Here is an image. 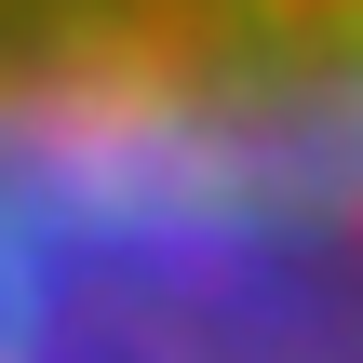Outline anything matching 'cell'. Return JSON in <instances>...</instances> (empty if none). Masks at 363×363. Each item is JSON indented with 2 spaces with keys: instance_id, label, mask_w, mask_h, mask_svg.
<instances>
[{
  "instance_id": "cell-1",
  "label": "cell",
  "mask_w": 363,
  "mask_h": 363,
  "mask_svg": "<svg viewBox=\"0 0 363 363\" xmlns=\"http://www.w3.org/2000/svg\"><path fill=\"white\" fill-rule=\"evenodd\" d=\"M0 363H363V0H0Z\"/></svg>"
}]
</instances>
